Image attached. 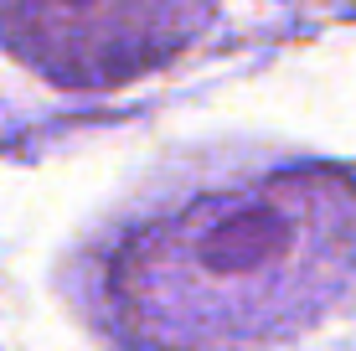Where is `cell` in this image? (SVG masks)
Returning a JSON list of instances; mask_svg holds the SVG:
<instances>
[{
  "label": "cell",
  "instance_id": "1",
  "mask_svg": "<svg viewBox=\"0 0 356 351\" xmlns=\"http://www.w3.org/2000/svg\"><path fill=\"white\" fill-rule=\"evenodd\" d=\"M356 274V176L300 165L129 233L104 300L134 351H253L310 325Z\"/></svg>",
  "mask_w": 356,
  "mask_h": 351
},
{
  "label": "cell",
  "instance_id": "2",
  "mask_svg": "<svg viewBox=\"0 0 356 351\" xmlns=\"http://www.w3.org/2000/svg\"><path fill=\"white\" fill-rule=\"evenodd\" d=\"M217 0H0V47L63 88H114L170 63Z\"/></svg>",
  "mask_w": 356,
  "mask_h": 351
}]
</instances>
